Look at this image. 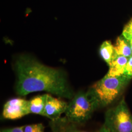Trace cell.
<instances>
[{
	"mask_svg": "<svg viewBox=\"0 0 132 132\" xmlns=\"http://www.w3.org/2000/svg\"><path fill=\"white\" fill-rule=\"evenodd\" d=\"M100 54L108 66L118 56L115 51L114 46L110 41H104L100 47Z\"/></svg>",
	"mask_w": 132,
	"mask_h": 132,
	"instance_id": "cell-11",
	"label": "cell"
},
{
	"mask_svg": "<svg viewBox=\"0 0 132 132\" xmlns=\"http://www.w3.org/2000/svg\"><path fill=\"white\" fill-rule=\"evenodd\" d=\"M45 127L42 123L23 126L24 132H44Z\"/></svg>",
	"mask_w": 132,
	"mask_h": 132,
	"instance_id": "cell-12",
	"label": "cell"
},
{
	"mask_svg": "<svg viewBox=\"0 0 132 132\" xmlns=\"http://www.w3.org/2000/svg\"><path fill=\"white\" fill-rule=\"evenodd\" d=\"M130 80L124 75L111 76L106 75L89 90L97 102L99 108L105 107L113 102Z\"/></svg>",
	"mask_w": 132,
	"mask_h": 132,
	"instance_id": "cell-2",
	"label": "cell"
},
{
	"mask_svg": "<svg viewBox=\"0 0 132 132\" xmlns=\"http://www.w3.org/2000/svg\"><path fill=\"white\" fill-rule=\"evenodd\" d=\"M47 94L34 97L29 100L30 113H34L44 117Z\"/></svg>",
	"mask_w": 132,
	"mask_h": 132,
	"instance_id": "cell-9",
	"label": "cell"
},
{
	"mask_svg": "<svg viewBox=\"0 0 132 132\" xmlns=\"http://www.w3.org/2000/svg\"><path fill=\"white\" fill-rule=\"evenodd\" d=\"M67 106L68 103L64 100L47 94L44 117L51 120H57L65 113Z\"/></svg>",
	"mask_w": 132,
	"mask_h": 132,
	"instance_id": "cell-6",
	"label": "cell"
},
{
	"mask_svg": "<svg viewBox=\"0 0 132 132\" xmlns=\"http://www.w3.org/2000/svg\"><path fill=\"white\" fill-rule=\"evenodd\" d=\"M122 35L130 41L132 40V19L123 28Z\"/></svg>",
	"mask_w": 132,
	"mask_h": 132,
	"instance_id": "cell-13",
	"label": "cell"
},
{
	"mask_svg": "<svg viewBox=\"0 0 132 132\" xmlns=\"http://www.w3.org/2000/svg\"><path fill=\"white\" fill-rule=\"evenodd\" d=\"M15 70L17 78L16 91L19 95L44 91L71 100L75 95L64 71L45 66L32 57H19Z\"/></svg>",
	"mask_w": 132,
	"mask_h": 132,
	"instance_id": "cell-1",
	"label": "cell"
},
{
	"mask_svg": "<svg viewBox=\"0 0 132 132\" xmlns=\"http://www.w3.org/2000/svg\"><path fill=\"white\" fill-rule=\"evenodd\" d=\"M114 46L118 56H123L128 58L132 56L130 42L122 35L117 38L116 45Z\"/></svg>",
	"mask_w": 132,
	"mask_h": 132,
	"instance_id": "cell-10",
	"label": "cell"
},
{
	"mask_svg": "<svg viewBox=\"0 0 132 132\" xmlns=\"http://www.w3.org/2000/svg\"><path fill=\"white\" fill-rule=\"evenodd\" d=\"M130 44H131V48H132V40H131V41H130Z\"/></svg>",
	"mask_w": 132,
	"mask_h": 132,
	"instance_id": "cell-16",
	"label": "cell"
},
{
	"mask_svg": "<svg viewBox=\"0 0 132 132\" xmlns=\"http://www.w3.org/2000/svg\"><path fill=\"white\" fill-rule=\"evenodd\" d=\"M76 124L70 122L66 118L51 120L50 126L53 132H89L81 130L76 127ZM94 132H111L104 125L98 131Z\"/></svg>",
	"mask_w": 132,
	"mask_h": 132,
	"instance_id": "cell-7",
	"label": "cell"
},
{
	"mask_svg": "<svg viewBox=\"0 0 132 132\" xmlns=\"http://www.w3.org/2000/svg\"><path fill=\"white\" fill-rule=\"evenodd\" d=\"M29 113V100L20 98L8 100L3 110V117L10 120H16Z\"/></svg>",
	"mask_w": 132,
	"mask_h": 132,
	"instance_id": "cell-5",
	"label": "cell"
},
{
	"mask_svg": "<svg viewBox=\"0 0 132 132\" xmlns=\"http://www.w3.org/2000/svg\"><path fill=\"white\" fill-rule=\"evenodd\" d=\"M1 132H24L23 131V126L16 127L5 129L3 130Z\"/></svg>",
	"mask_w": 132,
	"mask_h": 132,
	"instance_id": "cell-15",
	"label": "cell"
},
{
	"mask_svg": "<svg viewBox=\"0 0 132 132\" xmlns=\"http://www.w3.org/2000/svg\"><path fill=\"white\" fill-rule=\"evenodd\" d=\"M123 75L126 76L130 79L132 78V56L130 57L128 59L125 71Z\"/></svg>",
	"mask_w": 132,
	"mask_h": 132,
	"instance_id": "cell-14",
	"label": "cell"
},
{
	"mask_svg": "<svg viewBox=\"0 0 132 132\" xmlns=\"http://www.w3.org/2000/svg\"><path fill=\"white\" fill-rule=\"evenodd\" d=\"M98 104L89 90L79 92L74 95L68 104L65 111L66 119L70 122L84 123L90 119Z\"/></svg>",
	"mask_w": 132,
	"mask_h": 132,
	"instance_id": "cell-3",
	"label": "cell"
},
{
	"mask_svg": "<svg viewBox=\"0 0 132 132\" xmlns=\"http://www.w3.org/2000/svg\"><path fill=\"white\" fill-rule=\"evenodd\" d=\"M104 125L111 132H132V115L124 98L106 112Z\"/></svg>",
	"mask_w": 132,
	"mask_h": 132,
	"instance_id": "cell-4",
	"label": "cell"
},
{
	"mask_svg": "<svg viewBox=\"0 0 132 132\" xmlns=\"http://www.w3.org/2000/svg\"><path fill=\"white\" fill-rule=\"evenodd\" d=\"M129 58L123 56H117L109 65V70L107 75L119 76L124 73Z\"/></svg>",
	"mask_w": 132,
	"mask_h": 132,
	"instance_id": "cell-8",
	"label": "cell"
}]
</instances>
